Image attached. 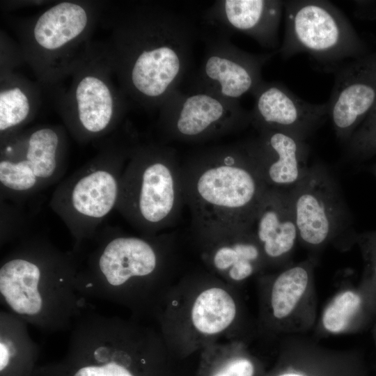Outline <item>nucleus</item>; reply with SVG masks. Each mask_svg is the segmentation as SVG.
<instances>
[{
	"instance_id": "12",
	"label": "nucleus",
	"mask_w": 376,
	"mask_h": 376,
	"mask_svg": "<svg viewBox=\"0 0 376 376\" xmlns=\"http://www.w3.org/2000/svg\"><path fill=\"white\" fill-rule=\"evenodd\" d=\"M3 142L0 182L14 192H29L49 181L64 156V132L58 126L37 127Z\"/></svg>"
},
{
	"instance_id": "13",
	"label": "nucleus",
	"mask_w": 376,
	"mask_h": 376,
	"mask_svg": "<svg viewBox=\"0 0 376 376\" xmlns=\"http://www.w3.org/2000/svg\"><path fill=\"white\" fill-rule=\"evenodd\" d=\"M290 192L299 240L305 245L322 246L344 228V200L333 177L322 166H310Z\"/></svg>"
},
{
	"instance_id": "20",
	"label": "nucleus",
	"mask_w": 376,
	"mask_h": 376,
	"mask_svg": "<svg viewBox=\"0 0 376 376\" xmlns=\"http://www.w3.org/2000/svg\"><path fill=\"white\" fill-rule=\"evenodd\" d=\"M130 155L109 167H92L72 184L65 203L73 217L84 223L95 224L113 209L119 201L123 173L117 170H120L125 160L118 162Z\"/></svg>"
},
{
	"instance_id": "9",
	"label": "nucleus",
	"mask_w": 376,
	"mask_h": 376,
	"mask_svg": "<svg viewBox=\"0 0 376 376\" xmlns=\"http://www.w3.org/2000/svg\"><path fill=\"white\" fill-rule=\"evenodd\" d=\"M120 235L99 251L91 278L77 281V290L129 303L164 272L167 237Z\"/></svg>"
},
{
	"instance_id": "19",
	"label": "nucleus",
	"mask_w": 376,
	"mask_h": 376,
	"mask_svg": "<svg viewBox=\"0 0 376 376\" xmlns=\"http://www.w3.org/2000/svg\"><path fill=\"white\" fill-rule=\"evenodd\" d=\"M249 229L267 263L285 259L299 240L290 190L268 188Z\"/></svg>"
},
{
	"instance_id": "21",
	"label": "nucleus",
	"mask_w": 376,
	"mask_h": 376,
	"mask_svg": "<svg viewBox=\"0 0 376 376\" xmlns=\"http://www.w3.org/2000/svg\"><path fill=\"white\" fill-rule=\"evenodd\" d=\"M218 13L224 24L254 38L262 46L274 48L284 1L226 0Z\"/></svg>"
},
{
	"instance_id": "2",
	"label": "nucleus",
	"mask_w": 376,
	"mask_h": 376,
	"mask_svg": "<svg viewBox=\"0 0 376 376\" xmlns=\"http://www.w3.org/2000/svg\"><path fill=\"white\" fill-rule=\"evenodd\" d=\"M182 177L195 234L249 229L268 189L245 143L195 154L182 164Z\"/></svg>"
},
{
	"instance_id": "17",
	"label": "nucleus",
	"mask_w": 376,
	"mask_h": 376,
	"mask_svg": "<svg viewBox=\"0 0 376 376\" xmlns=\"http://www.w3.org/2000/svg\"><path fill=\"white\" fill-rule=\"evenodd\" d=\"M195 235L201 258L211 274L228 284L244 282L267 263L250 229Z\"/></svg>"
},
{
	"instance_id": "16",
	"label": "nucleus",
	"mask_w": 376,
	"mask_h": 376,
	"mask_svg": "<svg viewBox=\"0 0 376 376\" xmlns=\"http://www.w3.org/2000/svg\"><path fill=\"white\" fill-rule=\"evenodd\" d=\"M258 131L245 145L260 175L268 188L292 189L310 168L306 141L282 131Z\"/></svg>"
},
{
	"instance_id": "28",
	"label": "nucleus",
	"mask_w": 376,
	"mask_h": 376,
	"mask_svg": "<svg viewBox=\"0 0 376 376\" xmlns=\"http://www.w3.org/2000/svg\"><path fill=\"white\" fill-rule=\"evenodd\" d=\"M356 239L363 251L369 279L376 283V230L360 233Z\"/></svg>"
},
{
	"instance_id": "22",
	"label": "nucleus",
	"mask_w": 376,
	"mask_h": 376,
	"mask_svg": "<svg viewBox=\"0 0 376 376\" xmlns=\"http://www.w3.org/2000/svg\"><path fill=\"white\" fill-rule=\"evenodd\" d=\"M41 86L14 69L0 70L1 139L16 134L36 114L41 103Z\"/></svg>"
},
{
	"instance_id": "15",
	"label": "nucleus",
	"mask_w": 376,
	"mask_h": 376,
	"mask_svg": "<svg viewBox=\"0 0 376 376\" xmlns=\"http://www.w3.org/2000/svg\"><path fill=\"white\" fill-rule=\"evenodd\" d=\"M253 95L250 120L258 130L282 131L306 141L329 118L328 102L305 101L281 83L263 81Z\"/></svg>"
},
{
	"instance_id": "23",
	"label": "nucleus",
	"mask_w": 376,
	"mask_h": 376,
	"mask_svg": "<svg viewBox=\"0 0 376 376\" xmlns=\"http://www.w3.org/2000/svg\"><path fill=\"white\" fill-rule=\"evenodd\" d=\"M313 266L311 260L306 261L284 269L274 278L268 304L274 320L285 321L300 307L311 286Z\"/></svg>"
},
{
	"instance_id": "7",
	"label": "nucleus",
	"mask_w": 376,
	"mask_h": 376,
	"mask_svg": "<svg viewBox=\"0 0 376 376\" xmlns=\"http://www.w3.org/2000/svg\"><path fill=\"white\" fill-rule=\"evenodd\" d=\"M77 276L31 254L10 257L0 267L1 300L14 315L43 327L63 324L77 306Z\"/></svg>"
},
{
	"instance_id": "1",
	"label": "nucleus",
	"mask_w": 376,
	"mask_h": 376,
	"mask_svg": "<svg viewBox=\"0 0 376 376\" xmlns=\"http://www.w3.org/2000/svg\"><path fill=\"white\" fill-rule=\"evenodd\" d=\"M106 20L111 33L104 44L122 91L141 107H162L187 70L188 29L151 4L111 14Z\"/></svg>"
},
{
	"instance_id": "18",
	"label": "nucleus",
	"mask_w": 376,
	"mask_h": 376,
	"mask_svg": "<svg viewBox=\"0 0 376 376\" xmlns=\"http://www.w3.org/2000/svg\"><path fill=\"white\" fill-rule=\"evenodd\" d=\"M270 56L243 52L231 45H217L207 54L200 71L197 90L235 100L253 93L263 81L261 70Z\"/></svg>"
},
{
	"instance_id": "5",
	"label": "nucleus",
	"mask_w": 376,
	"mask_h": 376,
	"mask_svg": "<svg viewBox=\"0 0 376 376\" xmlns=\"http://www.w3.org/2000/svg\"><path fill=\"white\" fill-rule=\"evenodd\" d=\"M118 204L147 236L173 226L185 205L182 165L175 150L159 145L133 147Z\"/></svg>"
},
{
	"instance_id": "24",
	"label": "nucleus",
	"mask_w": 376,
	"mask_h": 376,
	"mask_svg": "<svg viewBox=\"0 0 376 376\" xmlns=\"http://www.w3.org/2000/svg\"><path fill=\"white\" fill-rule=\"evenodd\" d=\"M8 315V321L1 317L0 336V376H33L36 358V350L22 325L20 318Z\"/></svg>"
},
{
	"instance_id": "25",
	"label": "nucleus",
	"mask_w": 376,
	"mask_h": 376,
	"mask_svg": "<svg viewBox=\"0 0 376 376\" xmlns=\"http://www.w3.org/2000/svg\"><path fill=\"white\" fill-rule=\"evenodd\" d=\"M363 299L361 295L352 290H347L336 295L325 308L322 323L329 333L344 331L361 308Z\"/></svg>"
},
{
	"instance_id": "30",
	"label": "nucleus",
	"mask_w": 376,
	"mask_h": 376,
	"mask_svg": "<svg viewBox=\"0 0 376 376\" xmlns=\"http://www.w3.org/2000/svg\"><path fill=\"white\" fill-rule=\"evenodd\" d=\"M278 376H306V375H301L298 373H290L281 374Z\"/></svg>"
},
{
	"instance_id": "26",
	"label": "nucleus",
	"mask_w": 376,
	"mask_h": 376,
	"mask_svg": "<svg viewBox=\"0 0 376 376\" xmlns=\"http://www.w3.org/2000/svg\"><path fill=\"white\" fill-rule=\"evenodd\" d=\"M348 155L363 160L376 155V104L347 142Z\"/></svg>"
},
{
	"instance_id": "29",
	"label": "nucleus",
	"mask_w": 376,
	"mask_h": 376,
	"mask_svg": "<svg viewBox=\"0 0 376 376\" xmlns=\"http://www.w3.org/2000/svg\"><path fill=\"white\" fill-rule=\"evenodd\" d=\"M354 15L366 20L376 19V1H355Z\"/></svg>"
},
{
	"instance_id": "14",
	"label": "nucleus",
	"mask_w": 376,
	"mask_h": 376,
	"mask_svg": "<svg viewBox=\"0 0 376 376\" xmlns=\"http://www.w3.org/2000/svg\"><path fill=\"white\" fill-rule=\"evenodd\" d=\"M327 102L336 137L347 143L376 104V52L337 70Z\"/></svg>"
},
{
	"instance_id": "27",
	"label": "nucleus",
	"mask_w": 376,
	"mask_h": 376,
	"mask_svg": "<svg viewBox=\"0 0 376 376\" xmlns=\"http://www.w3.org/2000/svg\"><path fill=\"white\" fill-rule=\"evenodd\" d=\"M234 343H221L224 358L210 376H253L255 368L247 357L233 352Z\"/></svg>"
},
{
	"instance_id": "10",
	"label": "nucleus",
	"mask_w": 376,
	"mask_h": 376,
	"mask_svg": "<svg viewBox=\"0 0 376 376\" xmlns=\"http://www.w3.org/2000/svg\"><path fill=\"white\" fill-rule=\"evenodd\" d=\"M228 284L212 274L196 278L194 288L169 303L166 327L183 345L207 346L232 328L238 304Z\"/></svg>"
},
{
	"instance_id": "31",
	"label": "nucleus",
	"mask_w": 376,
	"mask_h": 376,
	"mask_svg": "<svg viewBox=\"0 0 376 376\" xmlns=\"http://www.w3.org/2000/svg\"><path fill=\"white\" fill-rule=\"evenodd\" d=\"M374 173H375V176H376V166H375V168L374 169Z\"/></svg>"
},
{
	"instance_id": "4",
	"label": "nucleus",
	"mask_w": 376,
	"mask_h": 376,
	"mask_svg": "<svg viewBox=\"0 0 376 376\" xmlns=\"http://www.w3.org/2000/svg\"><path fill=\"white\" fill-rule=\"evenodd\" d=\"M55 109L78 140L114 129L127 109L104 42H91L67 77L49 91Z\"/></svg>"
},
{
	"instance_id": "8",
	"label": "nucleus",
	"mask_w": 376,
	"mask_h": 376,
	"mask_svg": "<svg viewBox=\"0 0 376 376\" xmlns=\"http://www.w3.org/2000/svg\"><path fill=\"white\" fill-rule=\"evenodd\" d=\"M283 58L307 54L328 68L366 54L364 41L343 13L328 1H284Z\"/></svg>"
},
{
	"instance_id": "11",
	"label": "nucleus",
	"mask_w": 376,
	"mask_h": 376,
	"mask_svg": "<svg viewBox=\"0 0 376 376\" xmlns=\"http://www.w3.org/2000/svg\"><path fill=\"white\" fill-rule=\"evenodd\" d=\"M160 123L170 138L201 141L233 132L250 120L237 101L196 90L171 96L162 106Z\"/></svg>"
},
{
	"instance_id": "6",
	"label": "nucleus",
	"mask_w": 376,
	"mask_h": 376,
	"mask_svg": "<svg viewBox=\"0 0 376 376\" xmlns=\"http://www.w3.org/2000/svg\"><path fill=\"white\" fill-rule=\"evenodd\" d=\"M159 343L130 322L92 316L76 329L65 360L33 376H139L136 365Z\"/></svg>"
},
{
	"instance_id": "3",
	"label": "nucleus",
	"mask_w": 376,
	"mask_h": 376,
	"mask_svg": "<svg viewBox=\"0 0 376 376\" xmlns=\"http://www.w3.org/2000/svg\"><path fill=\"white\" fill-rule=\"evenodd\" d=\"M105 3L63 1L18 25L19 50L38 83L49 91L70 73L92 42Z\"/></svg>"
}]
</instances>
